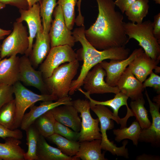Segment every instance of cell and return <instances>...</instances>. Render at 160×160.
I'll return each instance as SVG.
<instances>
[{
	"mask_svg": "<svg viewBox=\"0 0 160 160\" xmlns=\"http://www.w3.org/2000/svg\"><path fill=\"white\" fill-rule=\"evenodd\" d=\"M4 140V143H0V158L4 160H24L25 152L20 145V140L9 137Z\"/></svg>",
	"mask_w": 160,
	"mask_h": 160,
	"instance_id": "cb8c5ba5",
	"label": "cell"
},
{
	"mask_svg": "<svg viewBox=\"0 0 160 160\" xmlns=\"http://www.w3.org/2000/svg\"><path fill=\"white\" fill-rule=\"evenodd\" d=\"M156 73H159L160 72V67L157 66L156 68L154 69Z\"/></svg>",
	"mask_w": 160,
	"mask_h": 160,
	"instance_id": "7dc6e473",
	"label": "cell"
},
{
	"mask_svg": "<svg viewBox=\"0 0 160 160\" xmlns=\"http://www.w3.org/2000/svg\"><path fill=\"white\" fill-rule=\"evenodd\" d=\"M19 81L26 86L36 88L41 94H49L41 72L33 68L29 57L26 55L20 58Z\"/></svg>",
	"mask_w": 160,
	"mask_h": 160,
	"instance_id": "7c38bea8",
	"label": "cell"
},
{
	"mask_svg": "<svg viewBox=\"0 0 160 160\" xmlns=\"http://www.w3.org/2000/svg\"><path fill=\"white\" fill-rule=\"evenodd\" d=\"M28 36L27 28L22 23L15 22L13 31L1 45V58L18 54L25 55L28 47Z\"/></svg>",
	"mask_w": 160,
	"mask_h": 160,
	"instance_id": "52a82bcc",
	"label": "cell"
},
{
	"mask_svg": "<svg viewBox=\"0 0 160 160\" xmlns=\"http://www.w3.org/2000/svg\"><path fill=\"white\" fill-rule=\"evenodd\" d=\"M35 42L33 44L29 57L32 65L37 67L46 58L50 49L51 41L49 33L38 32L36 36Z\"/></svg>",
	"mask_w": 160,
	"mask_h": 160,
	"instance_id": "44dd1931",
	"label": "cell"
},
{
	"mask_svg": "<svg viewBox=\"0 0 160 160\" xmlns=\"http://www.w3.org/2000/svg\"><path fill=\"white\" fill-rule=\"evenodd\" d=\"M40 9V4L38 2L28 9H19V12L20 15L16 19V21L18 22L25 21L28 26L29 45L25 55L28 56L32 51L33 40L37 33L38 32L43 31Z\"/></svg>",
	"mask_w": 160,
	"mask_h": 160,
	"instance_id": "4fadbf2b",
	"label": "cell"
},
{
	"mask_svg": "<svg viewBox=\"0 0 160 160\" xmlns=\"http://www.w3.org/2000/svg\"><path fill=\"white\" fill-rule=\"evenodd\" d=\"M71 98L68 97L59 99L55 102L48 100L43 101L39 106L34 105L30 107V110L24 115L21 123V129L25 130L28 127L33 124L39 117L47 112L58 106L72 104Z\"/></svg>",
	"mask_w": 160,
	"mask_h": 160,
	"instance_id": "2e32d148",
	"label": "cell"
},
{
	"mask_svg": "<svg viewBox=\"0 0 160 160\" xmlns=\"http://www.w3.org/2000/svg\"><path fill=\"white\" fill-rule=\"evenodd\" d=\"M90 109L97 115L100 123V132L101 135V145L102 149L110 152L112 154L128 158V149L126 148L127 140L122 143L123 145L118 147L108 139L106 131L114 127L112 119L117 124L121 125L120 128L126 127L127 122L129 117L127 115L123 118L118 119L115 117L113 113L106 106L101 105H90Z\"/></svg>",
	"mask_w": 160,
	"mask_h": 160,
	"instance_id": "3957f363",
	"label": "cell"
},
{
	"mask_svg": "<svg viewBox=\"0 0 160 160\" xmlns=\"http://www.w3.org/2000/svg\"><path fill=\"white\" fill-rule=\"evenodd\" d=\"M124 27L129 41L135 39L148 55L154 60H160V42L154 35L153 22L149 20L136 24L124 22Z\"/></svg>",
	"mask_w": 160,
	"mask_h": 160,
	"instance_id": "277c9868",
	"label": "cell"
},
{
	"mask_svg": "<svg viewBox=\"0 0 160 160\" xmlns=\"http://www.w3.org/2000/svg\"><path fill=\"white\" fill-rule=\"evenodd\" d=\"M72 105L80 113L82 119L79 141L101 139V135L98 126L99 120L98 118L94 119L92 117L90 111V102L88 100L77 99L72 101Z\"/></svg>",
	"mask_w": 160,
	"mask_h": 160,
	"instance_id": "ba28073f",
	"label": "cell"
},
{
	"mask_svg": "<svg viewBox=\"0 0 160 160\" xmlns=\"http://www.w3.org/2000/svg\"><path fill=\"white\" fill-rule=\"evenodd\" d=\"M145 94L149 103L152 121L149 127L141 129L139 141L159 146L160 144V105L151 101L146 90Z\"/></svg>",
	"mask_w": 160,
	"mask_h": 160,
	"instance_id": "9a60e30c",
	"label": "cell"
},
{
	"mask_svg": "<svg viewBox=\"0 0 160 160\" xmlns=\"http://www.w3.org/2000/svg\"><path fill=\"white\" fill-rule=\"evenodd\" d=\"M106 76L105 70L98 63L94 66L87 73L84 78L83 85L84 89L90 95L94 94H103L120 92L117 87L109 85L105 81Z\"/></svg>",
	"mask_w": 160,
	"mask_h": 160,
	"instance_id": "8fae6325",
	"label": "cell"
},
{
	"mask_svg": "<svg viewBox=\"0 0 160 160\" xmlns=\"http://www.w3.org/2000/svg\"><path fill=\"white\" fill-rule=\"evenodd\" d=\"M55 133L69 140L73 141L79 140L80 137L79 132L73 131L68 127L56 121L55 124Z\"/></svg>",
	"mask_w": 160,
	"mask_h": 160,
	"instance_id": "e575fe53",
	"label": "cell"
},
{
	"mask_svg": "<svg viewBox=\"0 0 160 160\" xmlns=\"http://www.w3.org/2000/svg\"><path fill=\"white\" fill-rule=\"evenodd\" d=\"M50 111L56 121L75 131H80L81 120L77 111L72 104L60 105Z\"/></svg>",
	"mask_w": 160,
	"mask_h": 160,
	"instance_id": "ac0fdd59",
	"label": "cell"
},
{
	"mask_svg": "<svg viewBox=\"0 0 160 160\" xmlns=\"http://www.w3.org/2000/svg\"><path fill=\"white\" fill-rule=\"evenodd\" d=\"M159 61L153 59L144 52L137 55L128 67L135 77L143 83L157 66Z\"/></svg>",
	"mask_w": 160,
	"mask_h": 160,
	"instance_id": "d6986e66",
	"label": "cell"
},
{
	"mask_svg": "<svg viewBox=\"0 0 160 160\" xmlns=\"http://www.w3.org/2000/svg\"><path fill=\"white\" fill-rule=\"evenodd\" d=\"M0 3L15 6L19 9H28V5L27 0H0Z\"/></svg>",
	"mask_w": 160,
	"mask_h": 160,
	"instance_id": "f35d334b",
	"label": "cell"
},
{
	"mask_svg": "<svg viewBox=\"0 0 160 160\" xmlns=\"http://www.w3.org/2000/svg\"><path fill=\"white\" fill-rule=\"evenodd\" d=\"M82 0H78L77 3L78 14L75 18V23L77 26L80 27L84 25V17L82 15L81 10V3Z\"/></svg>",
	"mask_w": 160,
	"mask_h": 160,
	"instance_id": "b9f144b4",
	"label": "cell"
},
{
	"mask_svg": "<svg viewBox=\"0 0 160 160\" xmlns=\"http://www.w3.org/2000/svg\"><path fill=\"white\" fill-rule=\"evenodd\" d=\"M84 25L75 29L72 34L76 42H79L82 47L77 52V60L83 61L79 76L73 80L71 85L69 94L72 95L83 85V80L87 73L95 65L102 61L109 59L121 60L129 56L130 50L125 46L115 47L99 51L93 47L86 39Z\"/></svg>",
	"mask_w": 160,
	"mask_h": 160,
	"instance_id": "7a4b0ae2",
	"label": "cell"
},
{
	"mask_svg": "<svg viewBox=\"0 0 160 160\" xmlns=\"http://www.w3.org/2000/svg\"><path fill=\"white\" fill-rule=\"evenodd\" d=\"M149 0H136L125 11L128 19L132 22L141 23L148 14Z\"/></svg>",
	"mask_w": 160,
	"mask_h": 160,
	"instance_id": "484cf974",
	"label": "cell"
},
{
	"mask_svg": "<svg viewBox=\"0 0 160 160\" xmlns=\"http://www.w3.org/2000/svg\"><path fill=\"white\" fill-rule=\"evenodd\" d=\"M47 138L55 144L62 153L67 156L73 157L76 155L79 150V141L69 140L55 133Z\"/></svg>",
	"mask_w": 160,
	"mask_h": 160,
	"instance_id": "4316f807",
	"label": "cell"
},
{
	"mask_svg": "<svg viewBox=\"0 0 160 160\" xmlns=\"http://www.w3.org/2000/svg\"><path fill=\"white\" fill-rule=\"evenodd\" d=\"M150 77L145 79L143 83V87H149L153 88L157 93H160V76L152 71L150 74Z\"/></svg>",
	"mask_w": 160,
	"mask_h": 160,
	"instance_id": "8d00e7d4",
	"label": "cell"
},
{
	"mask_svg": "<svg viewBox=\"0 0 160 160\" xmlns=\"http://www.w3.org/2000/svg\"><path fill=\"white\" fill-rule=\"evenodd\" d=\"M6 6V5L0 3V10L4 8Z\"/></svg>",
	"mask_w": 160,
	"mask_h": 160,
	"instance_id": "c3c4849f",
	"label": "cell"
},
{
	"mask_svg": "<svg viewBox=\"0 0 160 160\" xmlns=\"http://www.w3.org/2000/svg\"><path fill=\"white\" fill-rule=\"evenodd\" d=\"M145 103L143 97L135 100H132L130 104L131 110L141 129L148 128L151 123L148 118V111L144 106Z\"/></svg>",
	"mask_w": 160,
	"mask_h": 160,
	"instance_id": "4dcf8cb0",
	"label": "cell"
},
{
	"mask_svg": "<svg viewBox=\"0 0 160 160\" xmlns=\"http://www.w3.org/2000/svg\"><path fill=\"white\" fill-rule=\"evenodd\" d=\"M49 32L51 47L63 45L73 47L76 42L72 32L67 27L63 12L60 6L58 5L55 8Z\"/></svg>",
	"mask_w": 160,
	"mask_h": 160,
	"instance_id": "30bf717a",
	"label": "cell"
},
{
	"mask_svg": "<svg viewBox=\"0 0 160 160\" xmlns=\"http://www.w3.org/2000/svg\"><path fill=\"white\" fill-rule=\"evenodd\" d=\"M78 0H58L57 5L62 9L65 24L70 30L73 29L75 23V7Z\"/></svg>",
	"mask_w": 160,
	"mask_h": 160,
	"instance_id": "836d02e7",
	"label": "cell"
},
{
	"mask_svg": "<svg viewBox=\"0 0 160 160\" xmlns=\"http://www.w3.org/2000/svg\"><path fill=\"white\" fill-rule=\"evenodd\" d=\"M16 107L14 99L4 105L0 109V124L11 130H14Z\"/></svg>",
	"mask_w": 160,
	"mask_h": 160,
	"instance_id": "d6a6232c",
	"label": "cell"
},
{
	"mask_svg": "<svg viewBox=\"0 0 160 160\" xmlns=\"http://www.w3.org/2000/svg\"><path fill=\"white\" fill-rule=\"evenodd\" d=\"M20 58L13 55L0 61V85L13 86L19 81Z\"/></svg>",
	"mask_w": 160,
	"mask_h": 160,
	"instance_id": "ffe728a7",
	"label": "cell"
},
{
	"mask_svg": "<svg viewBox=\"0 0 160 160\" xmlns=\"http://www.w3.org/2000/svg\"><path fill=\"white\" fill-rule=\"evenodd\" d=\"M79 91L84 95L85 97L88 99L91 105H101L111 107L113 110V116L116 118H120L118 115V111L120 108L125 105L127 108L128 107L127 101L129 97L121 92L116 94L113 99L105 101H98L92 99L90 95L87 92L84 91L81 88H79Z\"/></svg>",
	"mask_w": 160,
	"mask_h": 160,
	"instance_id": "d4e9b609",
	"label": "cell"
},
{
	"mask_svg": "<svg viewBox=\"0 0 160 160\" xmlns=\"http://www.w3.org/2000/svg\"><path fill=\"white\" fill-rule=\"evenodd\" d=\"M11 32L10 30H5L0 28V40L4 39L5 36L9 35Z\"/></svg>",
	"mask_w": 160,
	"mask_h": 160,
	"instance_id": "ee69618b",
	"label": "cell"
},
{
	"mask_svg": "<svg viewBox=\"0 0 160 160\" xmlns=\"http://www.w3.org/2000/svg\"><path fill=\"white\" fill-rule=\"evenodd\" d=\"M141 128L137 121H133L128 127H125L113 130L115 140L118 142L124 139H129L134 145L137 146Z\"/></svg>",
	"mask_w": 160,
	"mask_h": 160,
	"instance_id": "f1b7e54d",
	"label": "cell"
},
{
	"mask_svg": "<svg viewBox=\"0 0 160 160\" xmlns=\"http://www.w3.org/2000/svg\"><path fill=\"white\" fill-rule=\"evenodd\" d=\"M9 137L21 140L23 137V133L18 129L11 130L0 124V137L4 140L6 138Z\"/></svg>",
	"mask_w": 160,
	"mask_h": 160,
	"instance_id": "74e56055",
	"label": "cell"
},
{
	"mask_svg": "<svg viewBox=\"0 0 160 160\" xmlns=\"http://www.w3.org/2000/svg\"><path fill=\"white\" fill-rule=\"evenodd\" d=\"M136 0H116L114 2L116 6L119 7L122 14L124 13L129 7Z\"/></svg>",
	"mask_w": 160,
	"mask_h": 160,
	"instance_id": "60d3db41",
	"label": "cell"
},
{
	"mask_svg": "<svg viewBox=\"0 0 160 160\" xmlns=\"http://www.w3.org/2000/svg\"><path fill=\"white\" fill-rule=\"evenodd\" d=\"M25 131L26 132V144L28 146V150L24 154V160H38L36 151L40 134L33 124L28 127Z\"/></svg>",
	"mask_w": 160,
	"mask_h": 160,
	"instance_id": "f546056e",
	"label": "cell"
},
{
	"mask_svg": "<svg viewBox=\"0 0 160 160\" xmlns=\"http://www.w3.org/2000/svg\"><path fill=\"white\" fill-rule=\"evenodd\" d=\"M153 26L154 35L160 42V13H158L154 16Z\"/></svg>",
	"mask_w": 160,
	"mask_h": 160,
	"instance_id": "ab89813d",
	"label": "cell"
},
{
	"mask_svg": "<svg viewBox=\"0 0 160 160\" xmlns=\"http://www.w3.org/2000/svg\"><path fill=\"white\" fill-rule=\"evenodd\" d=\"M137 160H159L160 159L159 156L143 154L137 156Z\"/></svg>",
	"mask_w": 160,
	"mask_h": 160,
	"instance_id": "7bdbcfd3",
	"label": "cell"
},
{
	"mask_svg": "<svg viewBox=\"0 0 160 160\" xmlns=\"http://www.w3.org/2000/svg\"><path fill=\"white\" fill-rule=\"evenodd\" d=\"M16 107L14 129L20 127L22 118L26 110L39 101H56L58 99L51 94H36L26 88L18 81L13 86Z\"/></svg>",
	"mask_w": 160,
	"mask_h": 160,
	"instance_id": "8992f818",
	"label": "cell"
},
{
	"mask_svg": "<svg viewBox=\"0 0 160 160\" xmlns=\"http://www.w3.org/2000/svg\"><path fill=\"white\" fill-rule=\"evenodd\" d=\"M13 86L0 85V109L5 104L14 99Z\"/></svg>",
	"mask_w": 160,
	"mask_h": 160,
	"instance_id": "d590c367",
	"label": "cell"
},
{
	"mask_svg": "<svg viewBox=\"0 0 160 160\" xmlns=\"http://www.w3.org/2000/svg\"><path fill=\"white\" fill-rule=\"evenodd\" d=\"M0 160H2V159L1 158H0Z\"/></svg>",
	"mask_w": 160,
	"mask_h": 160,
	"instance_id": "816d5d0a",
	"label": "cell"
},
{
	"mask_svg": "<svg viewBox=\"0 0 160 160\" xmlns=\"http://www.w3.org/2000/svg\"><path fill=\"white\" fill-rule=\"evenodd\" d=\"M155 1V3L156 4H160V0H153Z\"/></svg>",
	"mask_w": 160,
	"mask_h": 160,
	"instance_id": "681fc988",
	"label": "cell"
},
{
	"mask_svg": "<svg viewBox=\"0 0 160 160\" xmlns=\"http://www.w3.org/2000/svg\"><path fill=\"white\" fill-rule=\"evenodd\" d=\"M77 53L68 45L51 48L45 60L40 64V71L44 79L50 77L54 70L62 64L77 60Z\"/></svg>",
	"mask_w": 160,
	"mask_h": 160,
	"instance_id": "9c48e42d",
	"label": "cell"
},
{
	"mask_svg": "<svg viewBox=\"0 0 160 160\" xmlns=\"http://www.w3.org/2000/svg\"><path fill=\"white\" fill-rule=\"evenodd\" d=\"M41 0H27L28 5L29 8L31 7L34 4L39 2Z\"/></svg>",
	"mask_w": 160,
	"mask_h": 160,
	"instance_id": "f6af8a7d",
	"label": "cell"
},
{
	"mask_svg": "<svg viewBox=\"0 0 160 160\" xmlns=\"http://www.w3.org/2000/svg\"><path fill=\"white\" fill-rule=\"evenodd\" d=\"M153 101L156 103L160 105V94L154 97Z\"/></svg>",
	"mask_w": 160,
	"mask_h": 160,
	"instance_id": "bcb514c9",
	"label": "cell"
},
{
	"mask_svg": "<svg viewBox=\"0 0 160 160\" xmlns=\"http://www.w3.org/2000/svg\"><path fill=\"white\" fill-rule=\"evenodd\" d=\"M0 49H1V45H0ZM1 57H0V61L1 60Z\"/></svg>",
	"mask_w": 160,
	"mask_h": 160,
	"instance_id": "f907efd6",
	"label": "cell"
},
{
	"mask_svg": "<svg viewBox=\"0 0 160 160\" xmlns=\"http://www.w3.org/2000/svg\"><path fill=\"white\" fill-rule=\"evenodd\" d=\"M101 139L80 142L79 150L74 157L82 160H105L104 153H102Z\"/></svg>",
	"mask_w": 160,
	"mask_h": 160,
	"instance_id": "7402d4cb",
	"label": "cell"
},
{
	"mask_svg": "<svg viewBox=\"0 0 160 160\" xmlns=\"http://www.w3.org/2000/svg\"><path fill=\"white\" fill-rule=\"evenodd\" d=\"M38 160H79L74 156H67L58 148L49 145L45 138L40 135L37 144Z\"/></svg>",
	"mask_w": 160,
	"mask_h": 160,
	"instance_id": "603a6c76",
	"label": "cell"
},
{
	"mask_svg": "<svg viewBox=\"0 0 160 160\" xmlns=\"http://www.w3.org/2000/svg\"><path fill=\"white\" fill-rule=\"evenodd\" d=\"M98 13L95 23L85 30L89 42L98 50L125 46L129 42L124 30V16L115 10L113 0H96Z\"/></svg>",
	"mask_w": 160,
	"mask_h": 160,
	"instance_id": "6da1fadb",
	"label": "cell"
},
{
	"mask_svg": "<svg viewBox=\"0 0 160 160\" xmlns=\"http://www.w3.org/2000/svg\"><path fill=\"white\" fill-rule=\"evenodd\" d=\"M57 0H41L40 13L42 17L44 31L49 33L52 21V16L55 8L57 5Z\"/></svg>",
	"mask_w": 160,
	"mask_h": 160,
	"instance_id": "1f68e13d",
	"label": "cell"
},
{
	"mask_svg": "<svg viewBox=\"0 0 160 160\" xmlns=\"http://www.w3.org/2000/svg\"><path fill=\"white\" fill-rule=\"evenodd\" d=\"M142 48L135 49L126 59L121 60H105L99 63L105 71V82L110 86L116 87L120 77L129 63L139 54L144 52Z\"/></svg>",
	"mask_w": 160,
	"mask_h": 160,
	"instance_id": "5bb4252c",
	"label": "cell"
},
{
	"mask_svg": "<svg viewBox=\"0 0 160 160\" xmlns=\"http://www.w3.org/2000/svg\"><path fill=\"white\" fill-rule=\"evenodd\" d=\"M116 87L132 100L143 97L145 88L143 83L137 79L127 67L119 79Z\"/></svg>",
	"mask_w": 160,
	"mask_h": 160,
	"instance_id": "e0dca14e",
	"label": "cell"
},
{
	"mask_svg": "<svg viewBox=\"0 0 160 160\" xmlns=\"http://www.w3.org/2000/svg\"><path fill=\"white\" fill-rule=\"evenodd\" d=\"M55 121L50 110L38 118L33 124L40 135L48 138L55 133Z\"/></svg>",
	"mask_w": 160,
	"mask_h": 160,
	"instance_id": "83f0119b",
	"label": "cell"
},
{
	"mask_svg": "<svg viewBox=\"0 0 160 160\" xmlns=\"http://www.w3.org/2000/svg\"><path fill=\"white\" fill-rule=\"evenodd\" d=\"M79 67L77 60L64 63L55 68L50 77L44 79L49 94L58 100L68 97L71 85Z\"/></svg>",
	"mask_w": 160,
	"mask_h": 160,
	"instance_id": "5b68a950",
	"label": "cell"
}]
</instances>
